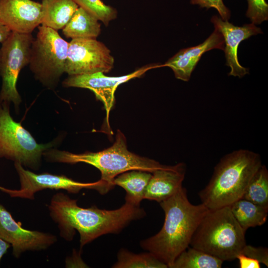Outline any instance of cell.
<instances>
[{
  "mask_svg": "<svg viewBox=\"0 0 268 268\" xmlns=\"http://www.w3.org/2000/svg\"><path fill=\"white\" fill-rule=\"evenodd\" d=\"M49 209L65 239L71 241L75 230L79 232L81 248L101 235L118 233L131 221L145 215L139 206L128 202L115 210L101 209L95 205L80 207L77 200L62 193L53 196Z\"/></svg>",
  "mask_w": 268,
  "mask_h": 268,
  "instance_id": "obj_1",
  "label": "cell"
},
{
  "mask_svg": "<svg viewBox=\"0 0 268 268\" xmlns=\"http://www.w3.org/2000/svg\"><path fill=\"white\" fill-rule=\"evenodd\" d=\"M160 204L165 213L164 224L158 233L142 241L140 246L171 268L190 246L194 232L209 209L202 203L192 204L183 187Z\"/></svg>",
  "mask_w": 268,
  "mask_h": 268,
  "instance_id": "obj_2",
  "label": "cell"
},
{
  "mask_svg": "<svg viewBox=\"0 0 268 268\" xmlns=\"http://www.w3.org/2000/svg\"><path fill=\"white\" fill-rule=\"evenodd\" d=\"M262 165L259 154L248 150L225 155L214 167L208 184L199 193L201 203L209 210L229 206L242 198Z\"/></svg>",
  "mask_w": 268,
  "mask_h": 268,
  "instance_id": "obj_3",
  "label": "cell"
},
{
  "mask_svg": "<svg viewBox=\"0 0 268 268\" xmlns=\"http://www.w3.org/2000/svg\"><path fill=\"white\" fill-rule=\"evenodd\" d=\"M43 155L51 162L69 164L82 162L93 166L100 171V179L106 183L110 190L115 186V178L123 173L141 170L152 173L157 170L169 167L129 151L126 138L119 130H117L113 144L102 151L75 154L51 148Z\"/></svg>",
  "mask_w": 268,
  "mask_h": 268,
  "instance_id": "obj_4",
  "label": "cell"
},
{
  "mask_svg": "<svg viewBox=\"0 0 268 268\" xmlns=\"http://www.w3.org/2000/svg\"><path fill=\"white\" fill-rule=\"evenodd\" d=\"M246 232L229 206L208 210L194 232L190 246L222 261L236 259L246 245Z\"/></svg>",
  "mask_w": 268,
  "mask_h": 268,
  "instance_id": "obj_5",
  "label": "cell"
},
{
  "mask_svg": "<svg viewBox=\"0 0 268 268\" xmlns=\"http://www.w3.org/2000/svg\"><path fill=\"white\" fill-rule=\"evenodd\" d=\"M30 52L29 68L35 77L48 88H54L65 72L68 42L58 31L39 25Z\"/></svg>",
  "mask_w": 268,
  "mask_h": 268,
  "instance_id": "obj_6",
  "label": "cell"
},
{
  "mask_svg": "<svg viewBox=\"0 0 268 268\" xmlns=\"http://www.w3.org/2000/svg\"><path fill=\"white\" fill-rule=\"evenodd\" d=\"M54 143H38L20 123L13 119L9 105L0 103V158L36 169L42 155L53 147Z\"/></svg>",
  "mask_w": 268,
  "mask_h": 268,
  "instance_id": "obj_7",
  "label": "cell"
},
{
  "mask_svg": "<svg viewBox=\"0 0 268 268\" xmlns=\"http://www.w3.org/2000/svg\"><path fill=\"white\" fill-rule=\"evenodd\" d=\"M34 38L31 34L11 32L1 43L0 48V76L1 87L0 103L18 107L21 97L16 88L20 70L29 65L31 44Z\"/></svg>",
  "mask_w": 268,
  "mask_h": 268,
  "instance_id": "obj_8",
  "label": "cell"
},
{
  "mask_svg": "<svg viewBox=\"0 0 268 268\" xmlns=\"http://www.w3.org/2000/svg\"><path fill=\"white\" fill-rule=\"evenodd\" d=\"M14 167L20 182L19 190L6 189L5 193L11 197L34 199V194L44 189L65 190L70 193H77L83 189H93L101 195L110 190L106 183L100 179L92 183L76 181L65 175H54L48 173L36 174L25 170L19 162H14Z\"/></svg>",
  "mask_w": 268,
  "mask_h": 268,
  "instance_id": "obj_9",
  "label": "cell"
},
{
  "mask_svg": "<svg viewBox=\"0 0 268 268\" xmlns=\"http://www.w3.org/2000/svg\"><path fill=\"white\" fill-rule=\"evenodd\" d=\"M114 64L110 50L96 39H74L68 43L65 72L69 75L108 72Z\"/></svg>",
  "mask_w": 268,
  "mask_h": 268,
  "instance_id": "obj_10",
  "label": "cell"
},
{
  "mask_svg": "<svg viewBox=\"0 0 268 268\" xmlns=\"http://www.w3.org/2000/svg\"><path fill=\"white\" fill-rule=\"evenodd\" d=\"M161 67L156 65L144 66L127 75L108 76L103 72L69 75L63 82L65 87L87 88L91 90L96 98L104 104L106 112V122L109 125V113L115 103V92L118 86L129 80L142 75L147 70Z\"/></svg>",
  "mask_w": 268,
  "mask_h": 268,
  "instance_id": "obj_11",
  "label": "cell"
},
{
  "mask_svg": "<svg viewBox=\"0 0 268 268\" xmlns=\"http://www.w3.org/2000/svg\"><path fill=\"white\" fill-rule=\"evenodd\" d=\"M0 237L12 247L15 258L27 251L46 249L57 241L56 237L49 233L23 228L11 213L0 204Z\"/></svg>",
  "mask_w": 268,
  "mask_h": 268,
  "instance_id": "obj_12",
  "label": "cell"
},
{
  "mask_svg": "<svg viewBox=\"0 0 268 268\" xmlns=\"http://www.w3.org/2000/svg\"><path fill=\"white\" fill-rule=\"evenodd\" d=\"M41 3L32 0H0V22L11 32L31 34L41 24Z\"/></svg>",
  "mask_w": 268,
  "mask_h": 268,
  "instance_id": "obj_13",
  "label": "cell"
},
{
  "mask_svg": "<svg viewBox=\"0 0 268 268\" xmlns=\"http://www.w3.org/2000/svg\"><path fill=\"white\" fill-rule=\"evenodd\" d=\"M210 20L214 28L221 33L224 40L226 65L231 68L228 75L241 78L249 73V69L239 63L238 48L242 41L252 35L263 33L261 29L252 23L237 26L228 21H223L216 15L213 16Z\"/></svg>",
  "mask_w": 268,
  "mask_h": 268,
  "instance_id": "obj_14",
  "label": "cell"
},
{
  "mask_svg": "<svg viewBox=\"0 0 268 268\" xmlns=\"http://www.w3.org/2000/svg\"><path fill=\"white\" fill-rule=\"evenodd\" d=\"M224 45L223 36L215 29L203 43L196 46L181 49L162 66L170 67L176 78L188 81L204 53L214 49L224 51Z\"/></svg>",
  "mask_w": 268,
  "mask_h": 268,
  "instance_id": "obj_15",
  "label": "cell"
},
{
  "mask_svg": "<svg viewBox=\"0 0 268 268\" xmlns=\"http://www.w3.org/2000/svg\"><path fill=\"white\" fill-rule=\"evenodd\" d=\"M185 165L180 163L152 173L146 187L144 199L160 202L175 194L183 186Z\"/></svg>",
  "mask_w": 268,
  "mask_h": 268,
  "instance_id": "obj_16",
  "label": "cell"
},
{
  "mask_svg": "<svg viewBox=\"0 0 268 268\" xmlns=\"http://www.w3.org/2000/svg\"><path fill=\"white\" fill-rule=\"evenodd\" d=\"M42 25L62 29L79 7L73 0H42Z\"/></svg>",
  "mask_w": 268,
  "mask_h": 268,
  "instance_id": "obj_17",
  "label": "cell"
},
{
  "mask_svg": "<svg viewBox=\"0 0 268 268\" xmlns=\"http://www.w3.org/2000/svg\"><path fill=\"white\" fill-rule=\"evenodd\" d=\"M62 30L68 38L96 39L100 33L101 25L96 18L78 7Z\"/></svg>",
  "mask_w": 268,
  "mask_h": 268,
  "instance_id": "obj_18",
  "label": "cell"
},
{
  "mask_svg": "<svg viewBox=\"0 0 268 268\" xmlns=\"http://www.w3.org/2000/svg\"><path fill=\"white\" fill-rule=\"evenodd\" d=\"M151 176L150 172L132 170L117 176L114 180V184L126 191V202L139 206L141 201L144 199L145 190Z\"/></svg>",
  "mask_w": 268,
  "mask_h": 268,
  "instance_id": "obj_19",
  "label": "cell"
},
{
  "mask_svg": "<svg viewBox=\"0 0 268 268\" xmlns=\"http://www.w3.org/2000/svg\"><path fill=\"white\" fill-rule=\"evenodd\" d=\"M229 207L233 216L245 232L249 228L262 225L267 221L268 208L248 200L240 199Z\"/></svg>",
  "mask_w": 268,
  "mask_h": 268,
  "instance_id": "obj_20",
  "label": "cell"
},
{
  "mask_svg": "<svg viewBox=\"0 0 268 268\" xmlns=\"http://www.w3.org/2000/svg\"><path fill=\"white\" fill-rule=\"evenodd\" d=\"M223 261L189 246L175 260L170 268H220Z\"/></svg>",
  "mask_w": 268,
  "mask_h": 268,
  "instance_id": "obj_21",
  "label": "cell"
},
{
  "mask_svg": "<svg viewBox=\"0 0 268 268\" xmlns=\"http://www.w3.org/2000/svg\"><path fill=\"white\" fill-rule=\"evenodd\" d=\"M241 199L268 208V171L262 165L250 180Z\"/></svg>",
  "mask_w": 268,
  "mask_h": 268,
  "instance_id": "obj_22",
  "label": "cell"
},
{
  "mask_svg": "<svg viewBox=\"0 0 268 268\" xmlns=\"http://www.w3.org/2000/svg\"><path fill=\"white\" fill-rule=\"evenodd\" d=\"M115 268H167L168 266L153 254H134L125 249L118 254V261L113 266Z\"/></svg>",
  "mask_w": 268,
  "mask_h": 268,
  "instance_id": "obj_23",
  "label": "cell"
},
{
  "mask_svg": "<svg viewBox=\"0 0 268 268\" xmlns=\"http://www.w3.org/2000/svg\"><path fill=\"white\" fill-rule=\"evenodd\" d=\"M80 7L101 21L106 26L117 17V11L113 7L105 4L101 0H73Z\"/></svg>",
  "mask_w": 268,
  "mask_h": 268,
  "instance_id": "obj_24",
  "label": "cell"
},
{
  "mask_svg": "<svg viewBox=\"0 0 268 268\" xmlns=\"http://www.w3.org/2000/svg\"><path fill=\"white\" fill-rule=\"evenodd\" d=\"M248 8L246 15L252 23L260 24L268 19V4L266 0H247Z\"/></svg>",
  "mask_w": 268,
  "mask_h": 268,
  "instance_id": "obj_25",
  "label": "cell"
},
{
  "mask_svg": "<svg viewBox=\"0 0 268 268\" xmlns=\"http://www.w3.org/2000/svg\"><path fill=\"white\" fill-rule=\"evenodd\" d=\"M192 4H198L206 9L210 7L215 8L223 21H228L230 17V11L225 6L222 0H191Z\"/></svg>",
  "mask_w": 268,
  "mask_h": 268,
  "instance_id": "obj_26",
  "label": "cell"
},
{
  "mask_svg": "<svg viewBox=\"0 0 268 268\" xmlns=\"http://www.w3.org/2000/svg\"><path fill=\"white\" fill-rule=\"evenodd\" d=\"M241 254L258 260L260 263H263L267 267L268 266V250L266 247H256L246 244Z\"/></svg>",
  "mask_w": 268,
  "mask_h": 268,
  "instance_id": "obj_27",
  "label": "cell"
},
{
  "mask_svg": "<svg viewBox=\"0 0 268 268\" xmlns=\"http://www.w3.org/2000/svg\"><path fill=\"white\" fill-rule=\"evenodd\" d=\"M239 260L240 268H260V263L257 260L245 256L243 254H239L237 258Z\"/></svg>",
  "mask_w": 268,
  "mask_h": 268,
  "instance_id": "obj_28",
  "label": "cell"
},
{
  "mask_svg": "<svg viewBox=\"0 0 268 268\" xmlns=\"http://www.w3.org/2000/svg\"><path fill=\"white\" fill-rule=\"evenodd\" d=\"M11 31L0 22V43L3 42L10 35Z\"/></svg>",
  "mask_w": 268,
  "mask_h": 268,
  "instance_id": "obj_29",
  "label": "cell"
},
{
  "mask_svg": "<svg viewBox=\"0 0 268 268\" xmlns=\"http://www.w3.org/2000/svg\"><path fill=\"white\" fill-rule=\"evenodd\" d=\"M10 244L6 242L0 237V261L3 256L6 253Z\"/></svg>",
  "mask_w": 268,
  "mask_h": 268,
  "instance_id": "obj_30",
  "label": "cell"
},
{
  "mask_svg": "<svg viewBox=\"0 0 268 268\" xmlns=\"http://www.w3.org/2000/svg\"><path fill=\"white\" fill-rule=\"evenodd\" d=\"M6 189V188H5L0 186V190L2 192H4L5 191Z\"/></svg>",
  "mask_w": 268,
  "mask_h": 268,
  "instance_id": "obj_31",
  "label": "cell"
}]
</instances>
